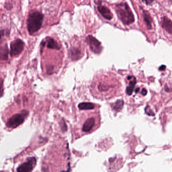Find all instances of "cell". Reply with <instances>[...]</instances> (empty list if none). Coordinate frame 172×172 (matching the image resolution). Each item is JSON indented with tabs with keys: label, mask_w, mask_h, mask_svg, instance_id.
Returning <instances> with one entry per match:
<instances>
[{
	"label": "cell",
	"mask_w": 172,
	"mask_h": 172,
	"mask_svg": "<svg viewBox=\"0 0 172 172\" xmlns=\"http://www.w3.org/2000/svg\"><path fill=\"white\" fill-rule=\"evenodd\" d=\"M43 19V15L40 12L35 11L29 14L27 19V29L30 34H33L40 29Z\"/></svg>",
	"instance_id": "2"
},
{
	"label": "cell",
	"mask_w": 172,
	"mask_h": 172,
	"mask_svg": "<svg viewBox=\"0 0 172 172\" xmlns=\"http://www.w3.org/2000/svg\"><path fill=\"white\" fill-rule=\"evenodd\" d=\"M95 122L96 121L94 118H89L87 119L83 125V131L85 132H90L94 128Z\"/></svg>",
	"instance_id": "7"
},
{
	"label": "cell",
	"mask_w": 172,
	"mask_h": 172,
	"mask_svg": "<svg viewBox=\"0 0 172 172\" xmlns=\"http://www.w3.org/2000/svg\"><path fill=\"white\" fill-rule=\"evenodd\" d=\"M10 32L8 30H0V40L2 39V38L5 36H7L9 34Z\"/></svg>",
	"instance_id": "16"
},
{
	"label": "cell",
	"mask_w": 172,
	"mask_h": 172,
	"mask_svg": "<svg viewBox=\"0 0 172 172\" xmlns=\"http://www.w3.org/2000/svg\"><path fill=\"white\" fill-rule=\"evenodd\" d=\"M143 15L144 18V20H145V23L147 24V27L151 29L152 28V19L151 18V16L149 14V13L147 11H144L143 13Z\"/></svg>",
	"instance_id": "10"
},
{
	"label": "cell",
	"mask_w": 172,
	"mask_h": 172,
	"mask_svg": "<svg viewBox=\"0 0 172 172\" xmlns=\"http://www.w3.org/2000/svg\"><path fill=\"white\" fill-rule=\"evenodd\" d=\"M8 49L7 46L0 48V59L6 60L8 59Z\"/></svg>",
	"instance_id": "13"
},
{
	"label": "cell",
	"mask_w": 172,
	"mask_h": 172,
	"mask_svg": "<svg viewBox=\"0 0 172 172\" xmlns=\"http://www.w3.org/2000/svg\"><path fill=\"white\" fill-rule=\"evenodd\" d=\"M25 43L21 39H15L10 44V55L15 57L21 53L24 48Z\"/></svg>",
	"instance_id": "4"
},
{
	"label": "cell",
	"mask_w": 172,
	"mask_h": 172,
	"mask_svg": "<svg viewBox=\"0 0 172 172\" xmlns=\"http://www.w3.org/2000/svg\"><path fill=\"white\" fill-rule=\"evenodd\" d=\"M98 10L104 18L106 19L110 20H111L113 18V15L111 12L108 8L106 7L105 6L99 5L98 7Z\"/></svg>",
	"instance_id": "8"
},
{
	"label": "cell",
	"mask_w": 172,
	"mask_h": 172,
	"mask_svg": "<svg viewBox=\"0 0 172 172\" xmlns=\"http://www.w3.org/2000/svg\"><path fill=\"white\" fill-rule=\"evenodd\" d=\"M147 93V90L145 89H143L141 92V94H143V95H145Z\"/></svg>",
	"instance_id": "22"
},
{
	"label": "cell",
	"mask_w": 172,
	"mask_h": 172,
	"mask_svg": "<svg viewBox=\"0 0 172 172\" xmlns=\"http://www.w3.org/2000/svg\"><path fill=\"white\" fill-rule=\"evenodd\" d=\"M80 55V53H78V49H75L74 48L72 49V53H71V55L72 58H76V57H78V55Z\"/></svg>",
	"instance_id": "17"
},
{
	"label": "cell",
	"mask_w": 172,
	"mask_h": 172,
	"mask_svg": "<svg viewBox=\"0 0 172 172\" xmlns=\"http://www.w3.org/2000/svg\"><path fill=\"white\" fill-rule=\"evenodd\" d=\"M87 41L89 45H90V48L92 51L95 53H99L101 51V46L99 41L93 37L92 36H89L87 38Z\"/></svg>",
	"instance_id": "6"
},
{
	"label": "cell",
	"mask_w": 172,
	"mask_h": 172,
	"mask_svg": "<svg viewBox=\"0 0 172 172\" xmlns=\"http://www.w3.org/2000/svg\"><path fill=\"white\" fill-rule=\"evenodd\" d=\"M28 115V112L26 110L22 111L20 113L14 114L8 120L7 122V127L12 128L17 127L23 123Z\"/></svg>",
	"instance_id": "3"
},
{
	"label": "cell",
	"mask_w": 172,
	"mask_h": 172,
	"mask_svg": "<svg viewBox=\"0 0 172 172\" xmlns=\"http://www.w3.org/2000/svg\"><path fill=\"white\" fill-rule=\"evenodd\" d=\"M36 163V158L34 157L28 158L26 162L22 164L17 168V172H30Z\"/></svg>",
	"instance_id": "5"
},
{
	"label": "cell",
	"mask_w": 172,
	"mask_h": 172,
	"mask_svg": "<svg viewBox=\"0 0 172 172\" xmlns=\"http://www.w3.org/2000/svg\"><path fill=\"white\" fill-rule=\"evenodd\" d=\"M5 7L7 10H10L12 8V5L10 3H6L5 4Z\"/></svg>",
	"instance_id": "19"
},
{
	"label": "cell",
	"mask_w": 172,
	"mask_h": 172,
	"mask_svg": "<svg viewBox=\"0 0 172 172\" xmlns=\"http://www.w3.org/2000/svg\"><path fill=\"white\" fill-rule=\"evenodd\" d=\"M78 108L82 110L93 109L95 108V105L93 104L90 103H82L78 105Z\"/></svg>",
	"instance_id": "12"
},
{
	"label": "cell",
	"mask_w": 172,
	"mask_h": 172,
	"mask_svg": "<svg viewBox=\"0 0 172 172\" xmlns=\"http://www.w3.org/2000/svg\"><path fill=\"white\" fill-rule=\"evenodd\" d=\"M4 92L3 89V82L2 78H0V98L3 96Z\"/></svg>",
	"instance_id": "18"
},
{
	"label": "cell",
	"mask_w": 172,
	"mask_h": 172,
	"mask_svg": "<svg viewBox=\"0 0 172 172\" xmlns=\"http://www.w3.org/2000/svg\"><path fill=\"white\" fill-rule=\"evenodd\" d=\"M166 68V67H165V66H161V67L160 68V70H164V69Z\"/></svg>",
	"instance_id": "23"
},
{
	"label": "cell",
	"mask_w": 172,
	"mask_h": 172,
	"mask_svg": "<svg viewBox=\"0 0 172 172\" xmlns=\"http://www.w3.org/2000/svg\"><path fill=\"white\" fill-rule=\"evenodd\" d=\"M123 102L121 100H118L114 104V109L116 111H119L123 107Z\"/></svg>",
	"instance_id": "15"
},
{
	"label": "cell",
	"mask_w": 172,
	"mask_h": 172,
	"mask_svg": "<svg viewBox=\"0 0 172 172\" xmlns=\"http://www.w3.org/2000/svg\"><path fill=\"white\" fill-rule=\"evenodd\" d=\"M47 47L51 49H59V45L54 39L49 38L47 40Z\"/></svg>",
	"instance_id": "11"
},
{
	"label": "cell",
	"mask_w": 172,
	"mask_h": 172,
	"mask_svg": "<svg viewBox=\"0 0 172 172\" xmlns=\"http://www.w3.org/2000/svg\"><path fill=\"white\" fill-rule=\"evenodd\" d=\"M136 84V80L135 78H134L133 80L131 81L129 83V86L126 89V93L128 95H130L133 92L134 85Z\"/></svg>",
	"instance_id": "14"
},
{
	"label": "cell",
	"mask_w": 172,
	"mask_h": 172,
	"mask_svg": "<svg viewBox=\"0 0 172 172\" xmlns=\"http://www.w3.org/2000/svg\"><path fill=\"white\" fill-rule=\"evenodd\" d=\"M118 17L124 24L129 25L134 21V17L127 3H121L116 7Z\"/></svg>",
	"instance_id": "1"
},
{
	"label": "cell",
	"mask_w": 172,
	"mask_h": 172,
	"mask_svg": "<svg viewBox=\"0 0 172 172\" xmlns=\"http://www.w3.org/2000/svg\"><path fill=\"white\" fill-rule=\"evenodd\" d=\"M142 1L147 5L152 4L154 1V0H142Z\"/></svg>",
	"instance_id": "21"
},
{
	"label": "cell",
	"mask_w": 172,
	"mask_h": 172,
	"mask_svg": "<svg viewBox=\"0 0 172 172\" xmlns=\"http://www.w3.org/2000/svg\"><path fill=\"white\" fill-rule=\"evenodd\" d=\"M162 27L168 32L169 33L172 35V21L170 19L167 17H164L162 20Z\"/></svg>",
	"instance_id": "9"
},
{
	"label": "cell",
	"mask_w": 172,
	"mask_h": 172,
	"mask_svg": "<svg viewBox=\"0 0 172 172\" xmlns=\"http://www.w3.org/2000/svg\"><path fill=\"white\" fill-rule=\"evenodd\" d=\"M148 108V109H149L147 110V108H146V113H147L148 115H154V113H153V112L151 111V110L149 109V108Z\"/></svg>",
	"instance_id": "20"
}]
</instances>
